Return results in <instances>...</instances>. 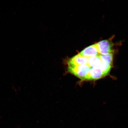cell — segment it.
Segmentation results:
<instances>
[{
  "label": "cell",
  "mask_w": 128,
  "mask_h": 128,
  "mask_svg": "<svg viewBox=\"0 0 128 128\" xmlns=\"http://www.w3.org/2000/svg\"><path fill=\"white\" fill-rule=\"evenodd\" d=\"M88 58L80 55L79 54L72 58L68 61V66H76L88 65Z\"/></svg>",
  "instance_id": "5"
},
{
  "label": "cell",
  "mask_w": 128,
  "mask_h": 128,
  "mask_svg": "<svg viewBox=\"0 0 128 128\" xmlns=\"http://www.w3.org/2000/svg\"><path fill=\"white\" fill-rule=\"evenodd\" d=\"M91 68L88 65L68 66V71L80 79L86 80Z\"/></svg>",
  "instance_id": "1"
},
{
  "label": "cell",
  "mask_w": 128,
  "mask_h": 128,
  "mask_svg": "<svg viewBox=\"0 0 128 128\" xmlns=\"http://www.w3.org/2000/svg\"><path fill=\"white\" fill-rule=\"evenodd\" d=\"M96 44L100 55H105L114 52L112 50L113 44L108 40H103Z\"/></svg>",
  "instance_id": "2"
},
{
  "label": "cell",
  "mask_w": 128,
  "mask_h": 128,
  "mask_svg": "<svg viewBox=\"0 0 128 128\" xmlns=\"http://www.w3.org/2000/svg\"><path fill=\"white\" fill-rule=\"evenodd\" d=\"M79 54L80 55L87 58L100 55L97 44L92 45L85 48Z\"/></svg>",
  "instance_id": "3"
},
{
  "label": "cell",
  "mask_w": 128,
  "mask_h": 128,
  "mask_svg": "<svg viewBox=\"0 0 128 128\" xmlns=\"http://www.w3.org/2000/svg\"><path fill=\"white\" fill-rule=\"evenodd\" d=\"M106 76L100 68H91L86 80H92L100 79Z\"/></svg>",
  "instance_id": "4"
},
{
  "label": "cell",
  "mask_w": 128,
  "mask_h": 128,
  "mask_svg": "<svg viewBox=\"0 0 128 128\" xmlns=\"http://www.w3.org/2000/svg\"><path fill=\"white\" fill-rule=\"evenodd\" d=\"M102 60L100 55L88 58V65L91 68H100Z\"/></svg>",
  "instance_id": "6"
}]
</instances>
